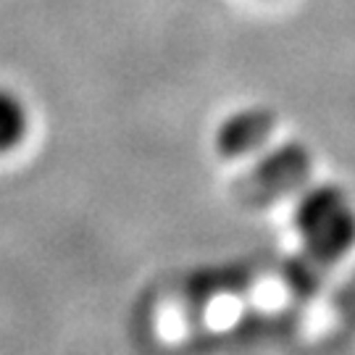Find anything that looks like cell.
Returning a JSON list of instances; mask_svg holds the SVG:
<instances>
[{
  "instance_id": "cell-1",
  "label": "cell",
  "mask_w": 355,
  "mask_h": 355,
  "mask_svg": "<svg viewBox=\"0 0 355 355\" xmlns=\"http://www.w3.org/2000/svg\"><path fill=\"white\" fill-rule=\"evenodd\" d=\"M295 232L318 263H337L355 248V208L334 184L303 192L295 205Z\"/></svg>"
},
{
  "instance_id": "cell-2",
  "label": "cell",
  "mask_w": 355,
  "mask_h": 355,
  "mask_svg": "<svg viewBox=\"0 0 355 355\" xmlns=\"http://www.w3.org/2000/svg\"><path fill=\"white\" fill-rule=\"evenodd\" d=\"M271 132V119L263 111H242L234 119L218 129V150L229 155H242V153L255 150L263 145Z\"/></svg>"
},
{
  "instance_id": "cell-3",
  "label": "cell",
  "mask_w": 355,
  "mask_h": 355,
  "mask_svg": "<svg viewBox=\"0 0 355 355\" xmlns=\"http://www.w3.org/2000/svg\"><path fill=\"white\" fill-rule=\"evenodd\" d=\"M29 132V108L8 87H0V155L16 150Z\"/></svg>"
}]
</instances>
